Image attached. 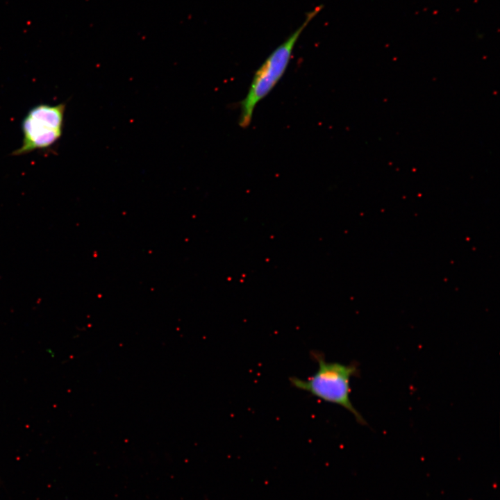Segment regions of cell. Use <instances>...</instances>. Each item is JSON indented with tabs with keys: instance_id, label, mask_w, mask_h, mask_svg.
<instances>
[{
	"instance_id": "cell-1",
	"label": "cell",
	"mask_w": 500,
	"mask_h": 500,
	"mask_svg": "<svg viewBox=\"0 0 500 500\" xmlns=\"http://www.w3.org/2000/svg\"><path fill=\"white\" fill-rule=\"evenodd\" d=\"M310 357L317 363L316 372L306 379L290 377L291 385L322 401L342 406L353 415L357 422L366 424L350 399V381L359 372L356 364L326 361L324 353L317 350L311 351Z\"/></svg>"
},
{
	"instance_id": "cell-2",
	"label": "cell",
	"mask_w": 500,
	"mask_h": 500,
	"mask_svg": "<svg viewBox=\"0 0 500 500\" xmlns=\"http://www.w3.org/2000/svg\"><path fill=\"white\" fill-rule=\"evenodd\" d=\"M322 8L317 6L309 12L302 24L277 47L255 72L247 95L240 103L239 125L242 128L249 126L258 103L271 92L285 74L298 38Z\"/></svg>"
},
{
	"instance_id": "cell-3",
	"label": "cell",
	"mask_w": 500,
	"mask_h": 500,
	"mask_svg": "<svg viewBox=\"0 0 500 500\" xmlns=\"http://www.w3.org/2000/svg\"><path fill=\"white\" fill-rule=\"evenodd\" d=\"M66 104H39L32 108L22 122L23 140L12 156H21L45 149L61 138Z\"/></svg>"
}]
</instances>
